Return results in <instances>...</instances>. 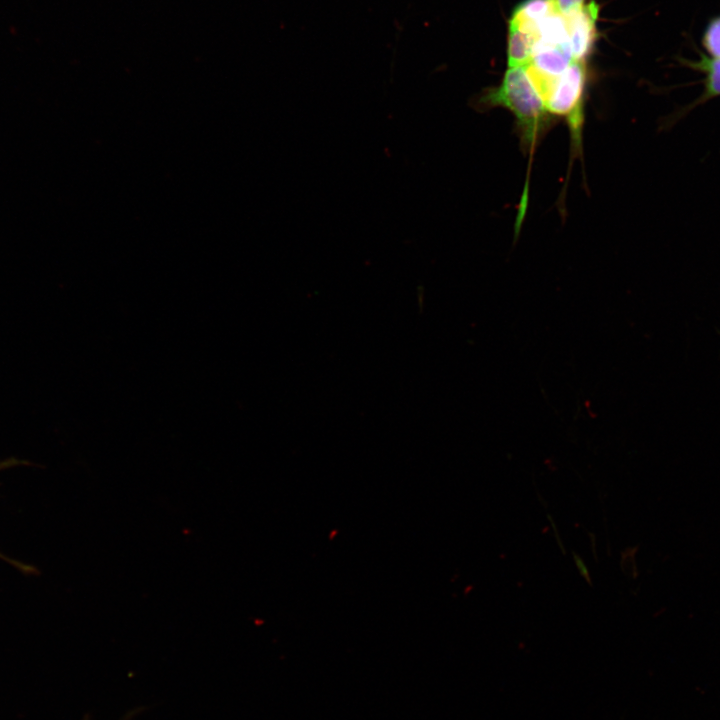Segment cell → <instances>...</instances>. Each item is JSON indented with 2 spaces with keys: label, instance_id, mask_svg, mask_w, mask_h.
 <instances>
[{
  "label": "cell",
  "instance_id": "cell-1",
  "mask_svg": "<svg viewBox=\"0 0 720 720\" xmlns=\"http://www.w3.org/2000/svg\"><path fill=\"white\" fill-rule=\"evenodd\" d=\"M482 103L510 110L527 146H533L546 128L549 113L525 67L509 68L501 84L483 96Z\"/></svg>",
  "mask_w": 720,
  "mask_h": 720
},
{
  "label": "cell",
  "instance_id": "cell-2",
  "mask_svg": "<svg viewBox=\"0 0 720 720\" xmlns=\"http://www.w3.org/2000/svg\"><path fill=\"white\" fill-rule=\"evenodd\" d=\"M586 70L584 61L573 60L555 82L545 101L549 114L566 118L575 143L581 140L584 122Z\"/></svg>",
  "mask_w": 720,
  "mask_h": 720
},
{
  "label": "cell",
  "instance_id": "cell-3",
  "mask_svg": "<svg viewBox=\"0 0 720 720\" xmlns=\"http://www.w3.org/2000/svg\"><path fill=\"white\" fill-rule=\"evenodd\" d=\"M599 6L591 1L581 8L565 14L569 44L573 60L584 61L596 39V21Z\"/></svg>",
  "mask_w": 720,
  "mask_h": 720
},
{
  "label": "cell",
  "instance_id": "cell-4",
  "mask_svg": "<svg viewBox=\"0 0 720 720\" xmlns=\"http://www.w3.org/2000/svg\"><path fill=\"white\" fill-rule=\"evenodd\" d=\"M680 63L703 75V92L684 110L685 113L708 100L720 97V59L698 52L697 59L680 58Z\"/></svg>",
  "mask_w": 720,
  "mask_h": 720
},
{
  "label": "cell",
  "instance_id": "cell-5",
  "mask_svg": "<svg viewBox=\"0 0 720 720\" xmlns=\"http://www.w3.org/2000/svg\"><path fill=\"white\" fill-rule=\"evenodd\" d=\"M555 11H559L555 0H525L514 9L509 25L533 34L536 39L538 23Z\"/></svg>",
  "mask_w": 720,
  "mask_h": 720
},
{
  "label": "cell",
  "instance_id": "cell-6",
  "mask_svg": "<svg viewBox=\"0 0 720 720\" xmlns=\"http://www.w3.org/2000/svg\"><path fill=\"white\" fill-rule=\"evenodd\" d=\"M535 37L529 32L509 25L508 67H526L532 59Z\"/></svg>",
  "mask_w": 720,
  "mask_h": 720
},
{
  "label": "cell",
  "instance_id": "cell-7",
  "mask_svg": "<svg viewBox=\"0 0 720 720\" xmlns=\"http://www.w3.org/2000/svg\"><path fill=\"white\" fill-rule=\"evenodd\" d=\"M701 43L707 56L720 59V15L713 17L707 23Z\"/></svg>",
  "mask_w": 720,
  "mask_h": 720
},
{
  "label": "cell",
  "instance_id": "cell-8",
  "mask_svg": "<svg viewBox=\"0 0 720 720\" xmlns=\"http://www.w3.org/2000/svg\"><path fill=\"white\" fill-rule=\"evenodd\" d=\"M558 10L563 14H568L581 8L584 0H555Z\"/></svg>",
  "mask_w": 720,
  "mask_h": 720
},
{
  "label": "cell",
  "instance_id": "cell-9",
  "mask_svg": "<svg viewBox=\"0 0 720 720\" xmlns=\"http://www.w3.org/2000/svg\"><path fill=\"white\" fill-rule=\"evenodd\" d=\"M573 556H574L575 563H576V565H577L578 568H579L580 573L582 574L583 577L586 578V580L588 581V583H591V582H590V578H589V573H588L587 567L585 566L584 562H583L582 559H581L578 555H576L575 553L573 554Z\"/></svg>",
  "mask_w": 720,
  "mask_h": 720
},
{
  "label": "cell",
  "instance_id": "cell-10",
  "mask_svg": "<svg viewBox=\"0 0 720 720\" xmlns=\"http://www.w3.org/2000/svg\"><path fill=\"white\" fill-rule=\"evenodd\" d=\"M15 463H17V461H16V460H13V459L7 460V461H4V462H0V469L9 467V466H11V465H14Z\"/></svg>",
  "mask_w": 720,
  "mask_h": 720
}]
</instances>
